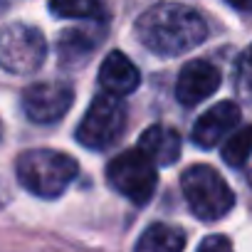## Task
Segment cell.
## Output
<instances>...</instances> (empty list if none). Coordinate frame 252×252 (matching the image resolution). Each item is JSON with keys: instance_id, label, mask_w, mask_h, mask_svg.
<instances>
[{"instance_id": "7a4b0ae2", "label": "cell", "mask_w": 252, "mask_h": 252, "mask_svg": "<svg viewBox=\"0 0 252 252\" xmlns=\"http://www.w3.org/2000/svg\"><path fill=\"white\" fill-rule=\"evenodd\" d=\"M79 163L52 149H35L25 151L15 161V176L25 190L37 198H60L77 178Z\"/></svg>"}, {"instance_id": "6da1fadb", "label": "cell", "mask_w": 252, "mask_h": 252, "mask_svg": "<svg viewBox=\"0 0 252 252\" xmlns=\"http://www.w3.org/2000/svg\"><path fill=\"white\" fill-rule=\"evenodd\" d=\"M134 32L146 50L161 57H176L203 45L208 37V25L203 15L188 5L158 3L136 20Z\"/></svg>"}, {"instance_id": "2e32d148", "label": "cell", "mask_w": 252, "mask_h": 252, "mask_svg": "<svg viewBox=\"0 0 252 252\" xmlns=\"http://www.w3.org/2000/svg\"><path fill=\"white\" fill-rule=\"evenodd\" d=\"M198 250L200 252H210V250L213 252H230L232 250V242L227 237H222V235H213V237H205Z\"/></svg>"}, {"instance_id": "5bb4252c", "label": "cell", "mask_w": 252, "mask_h": 252, "mask_svg": "<svg viewBox=\"0 0 252 252\" xmlns=\"http://www.w3.org/2000/svg\"><path fill=\"white\" fill-rule=\"evenodd\" d=\"M50 10L57 18H72V20H99V23H104L109 18V3L106 0H50Z\"/></svg>"}, {"instance_id": "277c9868", "label": "cell", "mask_w": 252, "mask_h": 252, "mask_svg": "<svg viewBox=\"0 0 252 252\" xmlns=\"http://www.w3.org/2000/svg\"><path fill=\"white\" fill-rule=\"evenodd\" d=\"M124 129H126V104L121 101V96L104 92L94 96V101L89 104L74 136L84 149L106 151L121 139Z\"/></svg>"}, {"instance_id": "4fadbf2b", "label": "cell", "mask_w": 252, "mask_h": 252, "mask_svg": "<svg viewBox=\"0 0 252 252\" xmlns=\"http://www.w3.org/2000/svg\"><path fill=\"white\" fill-rule=\"evenodd\" d=\"M186 247V235L181 227L156 222L151 225L136 242L139 252H181Z\"/></svg>"}, {"instance_id": "8fae6325", "label": "cell", "mask_w": 252, "mask_h": 252, "mask_svg": "<svg viewBox=\"0 0 252 252\" xmlns=\"http://www.w3.org/2000/svg\"><path fill=\"white\" fill-rule=\"evenodd\" d=\"M139 151L154 166H173L181 158V134L163 124L149 126L139 139Z\"/></svg>"}, {"instance_id": "9c48e42d", "label": "cell", "mask_w": 252, "mask_h": 252, "mask_svg": "<svg viewBox=\"0 0 252 252\" xmlns=\"http://www.w3.org/2000/svg\"><path fill=\"white\" fill-rule=\"evenodd\" d=\"M218 87H220V72L205 60H193L181 69L176 79V99L183 106H195L205 101L210 94H215Z\"/></svg>"}, {"instance_id": "ac0fdd59", "label": "cell", "mask_w": 252, "mask_h": 252, "mask_svg": "<svg viewBox=\"0 0 252 252\" xmlns=\"http://www.w3.org/2000/svg\"><path fill=\"white\" fill-rule=\"evenodd\" d=\"M3 193H5V190H3V188H0V205H3V203H5V195H3Z\"/></svg>"}, {"instance_id": "9a60e30c", "label": "cell", "mask_w": 252, "mask_h": 252, "mask_svg": "<svg viewBox=\"0 0 252 252\" xmlns=\"http://www.w3.org/2000/svg\"><path fill=\"white\" fill-rule=\"evenodd\" d=\"M247 156H250V126H242V129H237L225 141V146H222V161L230 163L232 168H240V166L247 163Z\"/></svg>"}, {"instance_id": "ba28073f", "label": "cell", "mask_w": 252, "mask_h": 252, "mask_svg": "<svg viewBox=\"0 0 252 252\" xmlns=\"http://www.w3.org/2000/svg\"><path fill=\"white\" fill-rule=\"evenodd\" d=\"M237 126H240V106L225 99V101L213 104L205 114L198 116V121L193 124L190 141L200 149H213L227 134H232Z\"/></svg>"}, {"instance_id": "5b68a950", "label": "cell", "mask_w": 252, "mask_h": 252, "mask_svg": "<svg viewBox=\"0 0 252 252\" xmlns=\"http://www.w3.org/2000/svg\"><path fill=\"white\" fill-rule=\"evenodd\" d=\"M106 181L116 193L129 198L131 203L146 205L154 198V190L158 186V173L156 166L139 149H129L109 161Z\"/></svg>"}, {"instance_id": "8992f818", "label": "cell", "mask_w": 252, "mask_h": 252, "mask_svg": "<svg viewBox=\"0 0 252 252\" xmlns=\"http://www.w3.org/2000/svg\"><path fill=\"white\" fill-rule=\"evenodd\" d=\"M47 57L45 35L25 23H13L0 30V67L10 74H32Z\"/></svg>"}, {"instance_id": "d6986e66", "label": "cell", "mask_w": 252, "mask_h": 252, "mask_svg": "<svg viewBox=\"0 0 252 252\" xmlns=\"http://www.w3.org/2000/svg\"><path fill=\"white\" fill-rule=\"evenodd\" d=\"M0 139H3V121H0Z\"/></svg>"}, {"instance_id": "3957f363", "label": "cell", "mask_w": 252, "mask_h": 252, "mask_svg": "<svg viewBox=\"0 0 252 252\" xmlns=\"http://www.w3.org/2000/svg\"><path fill=\"white\" fill-rule=\"evenodd\" d=\"M181 188L190 213L203 222L220 220L235 208V193L213 166L198 163L186 168L181 176Z\"/></svg>"}, {"instance_id": "e0dca14e", "label": "cell", "mask_w": 252, "mask_h": 252, "mask_svg": "<svg viewBox=\"0 0 252 252\" xmlns=\"http://www.w3.org/2000/svg\"><path fill=\"white\" fill-rule=\"evenodd\" d=\"M227 3H230L232 8H237V10H247V8H250V0H227Z\"/></svg>"}, {"instance_id": "7c38bea8", "label": "cell", "mask_w": 252, "mask_h": 252, "mask_svg": "<svg viewBox=\"0 0 252 252\" xmlns=\"http://www.w3.org/2000/svg\"><path fill=\"white\" fill-rule=\"evenodd\" d=\"M101 37H94V32L89 30H62L60 40H57V55H60V64L72 69V67H82L87 64V60L92 57V52L96 50Z\"/></svg>"}, {"instance_id": "30bf717a", "label": "cell", "mask_w": 252, "mask_h": 252, "mask_svg": "<svg viewBox=\"0 0 252 252\" xmlns=\"http://www.w3.org/2000/svg\"><path fill=\"white\" fill-rule=\"evenodd\" d=\"M99 84L109 94L126 96V94H134L139 89L141 74H139V67L124 52L114 50L104 57V62L99 67Z\"/></svg>"}, {"instance_id": "52a82bcc", "label": "cell", "mask_w": 252, "mask_h": 252, "mask_svg": "<svg viewBox=\"0 0 252 252\" xmlns=\"http://www.w3.org/2000/svg\"><path fill=\"white\" fill-rule=\"evenodd\" d=\"M74 104V89L67 82H37L23 92V111L35 124H55L64 119Z\"/></svg>"}]
</instances>
